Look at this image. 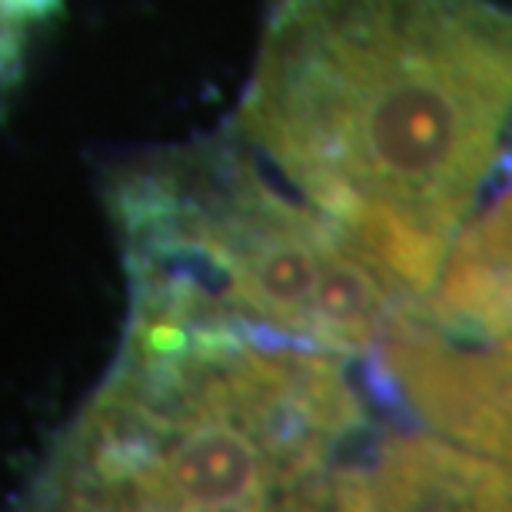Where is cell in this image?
<instances>
[{"label": "cell", "instance_id": "obj_1", "mask_svg": "<svg viewBox=\"0 0 512 512\" xmlns=\"http://www.w3.org/2000/svg\"><path fill=\"white\" fill-rule=\"evenodd\" d=\"M509 133L493 0H270L237 137L419 300Z\"/></svg>", "mask_w": 512, "mask_h": 512}, {"label": "cell", "instance_id": "obj_2", "mask_svg": "<svg viewBox=\"0 0 512 512\" xmlns=\"http://www.w3.org/2000/svg\"><path fill=\"white\" fill-rule=\"evenodd\" d=\"M346 363L266 333L130 320L30 499L44 509H340L380 443Z\"/></svg>", "mask_w": 512, "mask_h": 512}, {"label": "cell", "instance_id": "obj_3", "mask_svg": "<svg viewBox=\"0 0 512 512\" xmlns=\"http://www.w3.org/2000/svg\"><path fill=\"white\" fill-rule=\"evenodd\" d=\"M130 320L373 356L416 296L237 140L130 160L107 187Z\"/></svg>", "mask_w": 512, "mask_h": 512}, {"label": "cell", "instance_id": "obj_4", "mask_svg": "<svg viewBox=\"0 0 512 512\" xmlns=\"http://www.w3.org/2000/svg\"><path fill=\"white\" fill-rule=\"evenodd\" d=\"M340 509H512V473L443 436L380 439Z\"/></svg>", "mask_w": 512, "mask_h": 512}, {"label": "cell", "instance_id": "obj_5", "mask_svg": "<svg viewBox=\"0 0 512 512\" xmlns=\"http://www.w3.org/2000/svg\"><path fill=\"white\" fill-rule=\"evenodd\" d=\"M423 313L453 336H512V190L493 207L473 210L449 247Z\"/></svg>", "mask_w": 512, "mask_h": 512}, {"label": "cell", "instance_id": "obj_6", "mask_svg": "<svg viewBox=\"0 0 512 512\" xmlns=\"http://www.w3.org/2000/svg\"><path fill=\"white\" fill-rule=\"evenodd\" d=\"M60 0H0V97L24 70L30 44L44 34Z\"/></svg>", "mask_w": 512, "mask_h": 512}, {"label": "cell", "instance_id": "obj_7", "mask_svg": "<svg viewBox=\"0 0 512 512\" xmlns=\"http://www.w3.org/2000/svg\"><path fill=\"white\" fill-rule=\"evenodd\" d=\"M493 459H496V463H503V466L509 469V473H512V433L503 439V443H499V449L493 453Z\"/></svg>", "mask_w": 512, "mask_h": 512}]
</instances>
